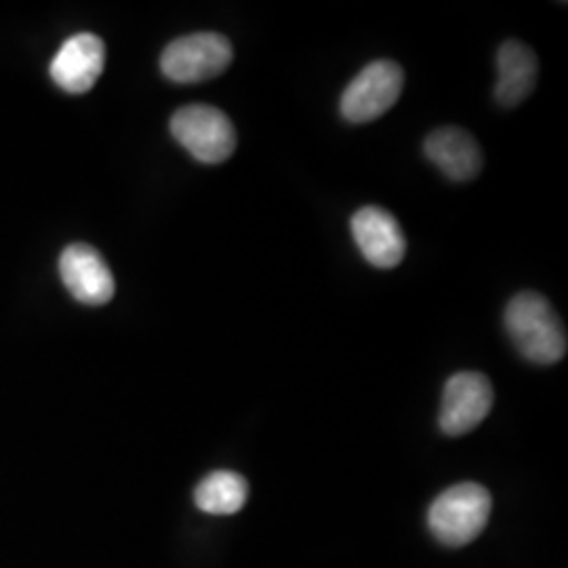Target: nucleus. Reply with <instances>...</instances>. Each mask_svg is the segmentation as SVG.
Wrapping results in <instances>:
<instances>
[{
	"label": "nucleus",
	"mask_w": 568,
	"mask_h": 568,
	"mask_svg": "<svg viewBox=\"0 0 568 568\" xmlns=\"http://www.w3.org/2000/svg\"><path fill=\"white\" fill-rule=\"evenodd\" d=\"M171 133L201 163L220 164L236 150L234 124L213 105H185L171 119Z\"/></svg>",
	"instance_id": "nucleus-3"
},
{
	"label": "nucleus",
	"mask_w": 568,
	"mask_h": 568,
	"mask_svg": "<svg viewBox=\"0 0 568 568\" xmlns=\"http://www.w3.org/2000/svg\"><path fill=\"white\" fill-rule=\"evenodd\" d=\"M497 74L499 79L495 87V98L501 105L514 108L525 102L537 84V55L525 42H504L497 53Z\"/></svg>",
	"instance_id": "nucleus-11"
},
{
	"label": "nucleus",
	"mask_w": 568,
	"mask_h": 568,
	"mask_svg": "<svg viewBox=\"0 0 568 568\" xmlns=\"http://www.w3.org/2000/svg\"><path fill=\"white\" fill-rule=\"evenodd\" d=\"M490 508L493 499L487 488L462 483L434 499L427 511V525L440 544L464 548L485 530Z\"/></svg>",
	"instance_id": "nucleus-2"
},
{
	"label": "nucleus",
	"mask_w": 568,
	"mask_h": 568,
	"mask_svg": "<svg viewBox=\"0 0 568 568\" xmlns=\"http://www.w3.org/2000/svg\"><path fill=\"white\" fill-rule=\"evenodd\" d=\"M105 65V47L100 37L81 32L61 44L51 61V79L68 93H87L100 81Z\"/></svg>",
	"instance_id": "nucleus-9"
},
{
	"label": "nucleus",
	"mask_w": 568,
	"mask_h": 568,
	"mask_svg": "<svg viewBox=\"0 0 568 568\" xmlns=\"http://www.w3.org/2000/svg\"><path fill=\"white\" fill-rule=\"evenodd\" d=\"M248 495V485L241 474L220 469L209 474L194 490L199 509L213 516H230L243 509Z\"/></svg>",
	"instance_id": "nucleus-12"
},
{
	"label": "nucleus",
	"mask_w": 568,
	"mask_h": 568,
	"mask_svg": "<svg viewBox=\"0 0 568 568\" xmlns=\"http://www.w3.org/2000/svg\"><path fill=\"white\" fill-rule=\"evenodd\" d=\"M61 281L81 304L103 305L114 297V276L89 244H70L60 257Z\"/></svg>",
	"instance_id": "nucleus-7"
},
{
	"label": "nucleus",
	"mask_w": 568,
	"mask_h": 568,
	"mask_svg": "<svg viewBox=\"0 0 568 568\" xmlns=\"http://www.w3.org/2000/svg\"><path fill=\"white\" fill-rule=\"evenodd\" d=\"M352 234L366 262L382 270L405 260L406 239L392 213L379 206H365L352 217Z\"/></svg>",
	"instance_id": "nucleus-8"
},
{
	"label": "nucleus",
	"mask_w": 568,
	"mask_h": 568,
	"mask_svg": "<svg viewBox=\"0 0 568 568\" xmlns=\"http://www.w3.org/2000/svg\"><path fill=\"white\" fill-rule=\"evenodd\" d=\"M424 150L427 159L453 182H469L483 169L480 145L457 126H443L429 133Z\"/></svg>",
	"instance_id": "nucleus-10"
},
{
	"label": "nucleus",
	"mask_w": 568,
	"mask_h": 568,
	"mask_svg": "<svg viewBox=\"0 0 568 568\" xmlns=\"http://www.w3.org/2000/svg\"><path fill=\"white\" fill-rule=\"evenodd\" d=\"M230 41L215 32H196L171 42L163 51L161 70L169 81L192 84L220 77L232 63Z\"/></svg>",
	"instance_id": "nucleus-4"
},
{
	"label": "nucleus",
	"mask_w": 568,
	"mask_h": 568,
	"mask_svg": "<svg viewBox=\"0 0 568 568\" xmlns=\"http://www.w3.org/2000/svg\"><path fill=\"white\" fill-rule=\"evenodd\" d=\"M405 87V72L396 61L377 60L345 87L342 116L354 124L375 121L398 102Z\"/></svg>",
	"instance_id": "nucleus-5"
},
{
	"label": "nucleus",
	"mask_w": 568,
	"mask_h": 568,
	"mask_svg": "<svg viewBox=\"0 0 568 568\" xmlns=\"http://www.w3.org/2000/svg\"><path fill=\"white\" fill-rule=\"evenodd\" d=\"M495 403L487 375L464 371L455 373L443 392L438 424L448 436H464L487 419Z\"/></svg>",
	"instance_id": "nucleus-6"
},
{
	"label": "nucleus",
	"mask_w": 568,
	"mask_h": 568,
	"mask_svg": "<svg viewBox=\"0 0 568 568\" xmlns=\"http://www.w3.org/2000/svg\"><path fill=\"white\" fill-rule=\"evenodd\" d=\"M506 328L516 349L535 365H556L567 356V328L539 293L523 291L509 302Z\"/></svg>",
	"instance_id": "nucleus-1"
}]
</instances>
